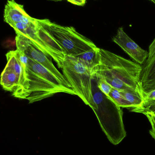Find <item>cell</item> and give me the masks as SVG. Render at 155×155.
Listing matches in <instances>:
<instances>
[{"mask_svg":"<svg viewBox=\"0 0 155 155\" xmlns=\"http://www.w3.org/2000/svg\"><path fill=\"white\" fill-rule=\"evenodd\" d=\"M17 51L21 61L22 71L19 85L12 93L17 98L30 103L41 101L57 93L76 95L73 88L64 84L45 67Z\"/></svg>","mask_w":155,"mask_h":155,"instance_id":"cell-1","label":"cell"},{"mask_svg":"<svg viewBox=\"0 0 155 155\" xmlns=\"http://www.w3.org/2000/svg\"><path fill=\"white\" fill-rule=\"evenodd\" d=\"M142 70L139 64L100 49V63L93 79L103 78L113 88L135 90L144 97L141 82Z\"/></svg>","mask_w":155,"mask_h":155,"instance_id":"cell-2","label":"cell"},{"mask_svg":"<svg viewBox=\"0 0 155 155\" xmlns=\"http://www.w3.org/2000/svg\"><path fill=\"white\" fill-rule=\"evenodd\" d=\"M95 108L102 130L110 142L115 145L120 143L126 137L121 107L106 96L97 87L93 93Z\"/></svg>","mask_w":155,"mask_h":155,"instance_id":"cell-3","label":"cell"},{"mask_svg":"<svg viewBox=\"0 0 155 155\" xmlns=\"http://www.w3.org/2000/svg\"><path fill=\"white\" fill-rule=\"evenodd\" d=\"M38 23L49 33L62 48L66 55L77 57L96 45L78 33L74 27L62 26L48 19H37Z\"/></svg>","mask_w":155,"mask_h":155,"instance_id":"cell-4","label":"cell"},{"mask_svg":"<svg viewBox=\"0 0 155 155\" xmlns=\"http://www.w3.org/2000/svg\"><path fill=\"white\" fill-rule=\"evenodd\" d=\"M12 27L16 34L29 39L40 51L53 59L59 68H62L66 54L52 35L38 23L37 19L29 24L18 23Z\"/></svg>","mask_w":155,"mask_h":155,"instance_id":"cell-5","label":"cell"},{"mask_svg":"<svg viewBox=\"0 0 155 155\" xmlns=\"http://www.w3.org/2000/svg\"><path fill=\"white\" fill-rule=\"evenodd\" d=\"M63 75L73 88L76 95L93 110L95 108L93 97L91 71L77 57L66 55L62 66Z\"/></svg>","mask_w":155,"mask_h":155,"instance_id":"cell-6","label":"cell"},{"mask_svg":"<svg viewBox=\"0 0 155 155\" xmlns=\"http://www.w3.org/2000/svg\"><path fill=\"white\" fill-rule=\"evenodd\" d=\"M16 50L22 52L27 57L45 67L64 84L72 88L70 83L56 68L52 61V58L39 50L29 39L20 34L15 37Z\"/></svg>","mask_w":155,"mask_h":155,"instance_id":"cell-7","label":"cell"},{"mask_svg":"<svg viewBox=\"0 0 155 155\" xmlns=\"http://www.w3.org/2000/svg\"><path fill=\"white\" fill-rule=\"evenodd\" d=\"M113 41L139 64H143L148 58V52L133 41L122 27L118 28Z\"/></svg>","mask_w":155,"mask_h":155,"instance_id":"cell-8","label":"cell"},{"mask_svg":"<svg viewBox=\"0 0 155 155\" xmlns=\"http://www.w3.org/2000/svg\"><path fill=\"white\" fill-rule=\"evenodd\" d=\"M35 20L25 11L23 5L17 3L15 0L7 1L4 12V20L11 27L18 23L29 24Z\"/></svg>","mask_w":155,"mask_h":155,"instance_id":"cell-9","label":"cell"},{"mask_svg":"<svg viewBox=\"0 0 155 155\" xmlns=\"http://www.w3.org/2000/svg\"><path fill=\"white\" fill-rule=\"evenodd\" d=\"M141 82L144 93L155 88V55L147 59L143 67Z\"/></svg>","mask_w":155,"mask_h":155,"instance_id":"cell-10","label":"cell"},{"mask_svg":"<svg viewBox=\"0 0 155 155\" xmlns=\"http://www.w3.org/2000/svg\"><path fill=\"white\" fill-rule=\"evenodd\" d=\"M94 77L100 63V49L96 47L77 56Z\"/></svg>","mask_w":155,"mask_h":155,"instance_id":"cell-11","label":"cell"},{"mask_svg":"<svg viewBox=\"0 0 155 155\" xmlns=\"http://www.w3.org/2000/svg\"><path fill=\"white\" fill-rule=\"evenodd\" d=\"M131 111L141 113L147 117L152 127L149 133L155 140V102L143 103L140 106L132 108Z\"/></svg>","mask_w":155,"mask_h":155,"instance_id":"cell-12","label":"cell"},{"mask_svg":"<svg viewBox=\"0 0 155 155\" xmlns=\"http://www.w3.org/2000/svg\"><path fill=\"white\" fill-rule=\"evenodd\" d=\"M19 77L13 71L5 67L1 76V84L4 90L13 92L19 85Z\"/></svg>","mask_w":155,"mask_h":155,"instance_id":"cell-13","label":"cell"},{"mask_svg":"<svg viewBox=\"0 0 155 155\" xmlns=\"http://www.w3.org/2000/svg\"><path fill=\"white\" fill-rule=\"evenodd\" d=\"M122 93L126 99L132 105L133 108L140 106L143 103L144 97L135 90H122Z\"/></svg>","mask_w":155,"mask_h":155,"instance_id":"cell-14","label":"cell"},{"mask_svg":"<svg viewBox=\"0 0 155 155\" xmlns=\"http://www.w3.org/2000/svg\"><path fill=\"white\" fill-rule=\"evenodd\" d=\"M109 97L121 107L133 108L132 105L125 98L121 90L115 88H112Z\"/></svg>","mask_w":155,"mask_h":155,"instance_id":"cell-15","label":"cell"},{"mask_svg":"<svg viewBox=\"0 0 155 155\" xmlns=\"http://www.w3.org/2000/svg\"><path fill=\"white\" fill-rule=\"evenodd\" d=\"M96 80L97 87L100 91L103 93L106 96L109 97L111 90L113 88L104 79L101 78H95Z\"/></svg>","mask_w":155,"mask_h":155,"instance_id":"cell-16","label":"cell"},{"mask_svg":"<svg viewBox=\"0 0 155 155\" xmlns=\"http://www.w3.org/2000/svg\"><path fill=\"white\" fill-rule=\"evenodd\" d=\"M153 102H155V88L145 93L144 96L143 103Z\"/></svg>","mask_w":155,"mask_h":155,"instance_id":"cell-17","label":"cell"},{"mask_svg":"<svg viewBox=\"0 0 155 155\" xmlns=\"http://www.w3.org/2000/svg\"><path fill=\"white\" fill-rule=\"evenodd\" d=\"M155 55V38L150 45L148 52V57L147 59H150Z\"/></svg>","mask_w":155,"mask_h":155,"instance_id":"cell-18","label":"cell"},{"mask_svg":"<svg viewBox=\"0 0 155 155\" xmlns=\"http://www.w3.org/2000/svg\"><path fill=\"white\" fill-rule=\"evenodd\" d=\"M68 2L79 6H84L86 2V0H67Z\"/></svg>","mask_w":155,"mask_h":155,"instance_id":"cell-19","label":"cell"},{"mask_svg":"<svg viewBox=\"0 0 155 155\" xmlns=\"http://www.w3.org/2000/svg\"><path fill=\"white\" fill-rule=\"evenodd\" d=\"M47 1H54V2H60V1H63V0H47Z\"/></svg>","mask_w":155,"mask_h":155,"instance_id":"cell-20","label":"cell"},{"mask_svg":"<svg viewBox=\"0 0 155 155\" xmlns=\"http://www.w3.org/2000/svg\"><path fill=\"white\" fill-rule=\"evenodd\" d=\"M150 1H151V2H153L155 4V0H150Z\"/></svg>","mask_w":155,"mask_h":155,"instance_id":"cell-21","label":"cell"}]
</instances>
